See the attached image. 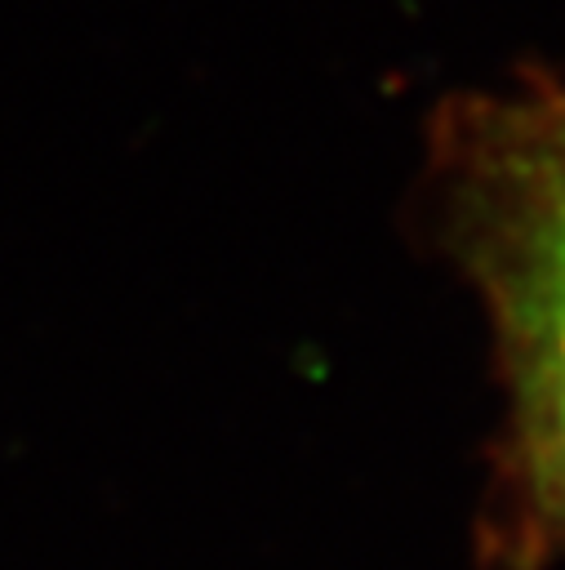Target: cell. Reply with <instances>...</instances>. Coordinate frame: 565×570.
Wrapping results in <instances>:
<instances>
[{
  "label": "cell",
  "instance_id": "1",
  "mask_svg": "<svg viewBox=\"0 0 565 570\" xmlns=\"http://www.w3.org/2000/svg\"><path fill=\"white\" fill-rule=\"evenodd\" d=\"M480 178V276L503 321L529 463L565 512V102L498 134Z\"/></svg>",
  "mask_w": 565,
  "mask_h": 570
}]
</instances>
